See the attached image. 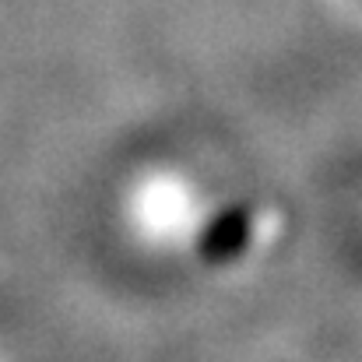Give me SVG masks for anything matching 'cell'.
I'll return each instance as SVG.
<instances>
[{"mask_svg": "<svg viewBox=\"0 0 362 362\" xmlns=\"http://www.w3.org/2000/svg\"><path fill=\"white\" fill-rule=\"evenodd\" d=\"M130 226L137 236L158 243V246H176L190 240V226L197 215L194 190L183 176L176 173H151L144 176L134 194H130Z\"/></svg>", "mask_w": 362, "mask_h": 362, "instance_id": "6da1fadb", "label": "cell"}]
</instances>
